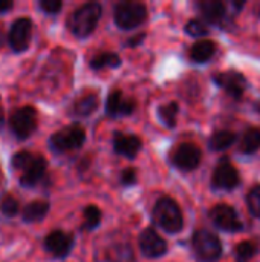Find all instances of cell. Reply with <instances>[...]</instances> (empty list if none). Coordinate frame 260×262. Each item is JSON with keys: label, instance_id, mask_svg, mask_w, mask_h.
I'll list each match as a JSON object with an SVG mask.
<instances>
[{"label": "cell", "instance_id": "obj_36", "mask_svg": "<svg viewBox=\"0 0 260 262\" xmlns=\"http://www.w3.org/2000/svg\"><path fill=\"white\" fill-rule=\"evenodd\" d=\"M257 17L260 18V6H259V11H257Z\"/></svg>", "mask_w": 260, "mask_h": 262}, {"label": "cell", "instance_id": "obj_25", "mask_svg": "<svg viewBox=\"0 0 260 262\" xmlns=\"http://www.w3.org/2000/svg\"><path fill=\"white\" fill-rule=\"evenodd\" d=\"M178 114H179V106H178V103H175V101L161 106L159 111H158L159 120H161L167 127H170V129H173V127L176 126Z\"/></svg>", "mask_w": 260, "mask_h": 262}, {"label": "cell", "instance_id": "obj_14", "mask_svg": "<svg viewBox=\"0 0 260 262\" xmlns=\"http://www.w3.org/2000/svg\"><path fill=\"white\" fill-rule=\"evenodd\" d=\"M138 243H139L141 253L149 259H156L167 253V243L153 229L143 230Z\"/></svg>", "mask_w": 260, "mask_h": 262}, {"label": "cell", "instance_id": "obj_9", "mask_svg": "<svg viewBox=\"0 0 260 262\" xmlns=\"http://www.w3.org/2000/svg\"><path fill=\"white\" fill-rule=\"evenodd\" d=\"M241 184V177L238 169L231 164L230 158L224 157L215 167L211 175V187L221 192H230L238 189Z\"/></svg>", "mask_w": 260, "mask_h": 262}, {"label": "cell", "instance_id": "obj_22", "mask_svg": "<svg viewBox=\"0 0 260 262\" xmlns=\"http://www.w3.org/2000/svg\"><path fill=\"white\" fill-rule=\"evenodd\" d=\"M51 206L46 201H32L23 209L25 223H40L49 212Z\"/></svg>", "mask_w": 260, "mask_h": 262}, {"label": "cell", "instance_id": "obj_4", "mask_svg": "<svg viewBox=\"0 0 260 262\" xmlns=\"http://www.w3.org/2000/svg\"><path fill=\"white\" fill-rule=\"evenodd\" d=\"M192 249L199 262H218L224 252L219 236L205 229L196 230L193 233Z\"/></svg>", "mask_w": 260, "mask_h": 262}, {"label": "cell", "instance_id": "obj_11", "mask_svg": "<svg viewBox=\"0 0 260 262\" xmlns=\"http://www.w3.org/2000/svg\"><path fill=\"white\" fill-rule=\"evenodd\" d=\"M202 160L201 149L193 143L179 144L172 154V163L176 169L182 172H193L199 167Z\"/></svg>", "mask_w": 260, "mask_h": 262}, {"label": "cell", "instance_id": "obj_27", "mask_svg": "<svg viewBox=\"0 0 260 262\" xmlns=\"http://www.w3.org/2000/svg\"><path fill=\"white\" fill-rule=\"evenodd\" d=\"M185 32H187L190 37H196V38H199V37H205V35H208L210 29H208V26H207V23H205V21L198 20V18H192V20H188V21H187V25H185Z\"/></svg>", "mask_w": 260, "mask_h": 262}, {"label": "cell", "instance_id": "obj_19", "mask_svg": "<svg viewBox=\"0 0 260 262\" xmlns=\"http://www.w3.org/2000/svg\"><path fill=\"white\" fill-rule=\"evenodd\" d=\"M260 150V129L259 127H248L241 135L239 141V152L244 155H254Z\"/></svg>", "mask_w": 260, "mask_h": 262}, {"label": "cell", "instance_id": "obj_23", "mask_svg": "<svg viewBox=\"0 0 260 262\" xmlns=\"http://www.w3.org/2000/svg\"><path fill=\"white\" fill-rule=\"evenodd\" d=\"M118 66H121V58L115 52H101L90 60V68L95 71L104 68H118Z\"/></svg>", "mask_w": 260, "mask_h": 262}, {"label": "cell", "instance_id": "obj_29", "mask_svg": "<svg viewBox=\"0 0 260 262\" xmlns=\"http://www.w3.org/2000/svg\"><path fill=\"white\" fill-rule=\"evenodd\" d=\"M18 203H17V200L14 198V196H11V195H5L2 200H0V212L5 215V216H8V218H12V216H15L17 215V212H18Z\"/></svg>", "mask_w": 260, "mask_h": 262}, {"label": "cell", "instance_id": "obj_35", "mask_svg": "<svg viewBox=\"0 0 260 262\" xmlns=\"http://www.w3.org/2000/svg\"><path fill=\"white\" fill-rule=\"evenodd\" d=\"M253 107H254V111H256V112H259L260 114V100L259 101H256V103L253 104Z\"/></svg>", "mask_w": 260, "mask_h": 262}, {"label": "cell", "instance_id": "obj_8", "mask_svg": "<svg viewBox=\"0 0 260 262\" xmlns=\"http://www.w3.org/2000/svg\"><path fill=\"white\" fill-rule=\"evenodd\" d=\"M213 83L218 88H221L225 94H228L236 101H239V100L244 98L245 91L248 88L247 77L242 72L236 71V69L215 72L213 74Z\"/></svg>", "mask_w": 260, "mask_h": 262}, {"label": "cell", "instance_id": "obj_17", "mask_svg": "<svg viewBox=\"0 0 260 262\" xmlns=\"http://www.w3.org/2000/svg\"><path fill=\"white\" fill-rule=\"evenodd\" d=\"M136 103L133 100L124 98L121 91H113L109 94L106 101V112L112 117H126L133 114Z\"/></svg>", "mask_w": 260, "mask_h": 262}, {"label": "cell", "instance_id": "obj_5", "mask_svg": "<svg viewBox=\"0 0 260 262\" xmlns=\"http://www.w3.org/2000/svg\"><path fill=\"white\" fill-rule=\"evenodd\" d=\"M147 18V8L144 3L139 2H121L115 6L113 20L120 29L129 31L138 28Z\"/></svg>", "mask_w": 260, "mask_h": 262}, {"label": "cell", "instance_id": "obj_16", "mask_svg": "<svg viewBox=\"0 0 260 262\" xmlns=\"http://www.w3.org/2000/svg\"><path fill=\"white\" fill-rule=\"evenodd\" d=\"M141 146H143L141 138L136 135L123 134V132H115L113 135V150L126 158L133 160L139 154Z\"/></svg>", "mask_w": 260, "mask_h": 262}, {"label": "cell", "instance_id": "obj_30", "mask_svg": "<svg viewBox=\"0 0 260 262\" xmlns=\"http://www.w3.org/2000/svg\"><path fill=\"white\" fill-rule=\"evenodd\" d=\"M38 5L46 14H57V12H60V9L63 6V3L60 0H41Z\"/></svg>", "mask_w": 260, "mask_h": 262}, {"label": "cell", "instance_id": "obj_7", "mask_svg": "<svg viewBox=\"0 0 260 262\" xmlns=\"http://www.w3.org/2000/svg\"><path fill=\"white\" fill-rule=\"evenodd\" d=\"M208 216H210L211 224L221 232L239 233L244 230V223H242L238 210L230 204H216L210 210Z\"/></svg>", "mask_w": 260, "mask_h": 262}, {"label": "cell", "instance_id": "obj_10", "mask_svg": "<svg viewBox=\"0 0 260 262\" xmlns=\"http://www.w3.org/2000/svg\"><path fill=\"white\" fill-rule=\"evenodd\" d=\"M9 127L18 140H26L37 129V111L32 106L17 109L9 118Z\"/></svg>", "mask_w": 260, "mask_h": 262}, {"label": "cell", "instance_id": "obj_24", "mask_svg": "<svg viewBox=\"0 0 260 262\" xmlns=\"http://www.w3.org/2000/svg\"><path fill=\"white\" fill-rule=\"evenodd\" d=\"M257 244L253 241H242L234 247L236 262H251L257 253Z\"/></svg>", "mask_w": 260, "mask_h": 262}, {"label": "cell", "instance_id": "obj_34", "mask_svg": "<svg viewBox=\"0 0 260 262\" xmlns=\"http://www.w3.org/2000/svg\"><path fill=\"white\" fill-rule=\"evenodd\" d=\"M3 123H5V114H3V109L0 107V129L3 126Z\"/></svg>", "mask_w": 260, "mask_h": 262}, {"label": "cell", "instance_id": "obj_6", "mask_svg": "<svg viewBox=\"0 0 260 262\" xmlns=\"http://www.w3.org/2000/svg\"><path fill=\"white\" fill-rule=\"evenodd\" d=\"M86 140V132L81 126L78 124H70L58 132H55L51 140H49V146L52 150L58 152V154H64V152H72L77 150L83 146Z\"/></svg>", "mask_w": 260, "mask_h": 262}, {"label": "cell", "instance_id": "obj_18", "mask_svg": "<svg viewBox=\"0 0 260 262\" xmlns=\"http://www.w3.org/2000/svg\"><path fill=\"white\" fill-rule=\"evenodd\" d=\"M216 54V43L211 41V40H199L196 41L192 49H190V58L193 63H207L210 61Z\"/></svg>", "mask_w": 260, "mask_h": 262}, {"label": "cell", "instance_id": "obj_2", "mask_svg": "<svg viewBox=\"0 0 260 262\" xmlns=\"http://www.w3.org/2000/svg\"><path fill=\"white\" fill-rule=\"evenodd\" d=\"M152 220L159 229L170 235H176L184 229L182 210L170 196H162L156 201L152 212Z\"/></svg>", "mask_w": 260, "mask_h": 262}, {"label": "cell", "instance_id": "obj_13", "mask_svg": "<svg viewBox=\"0 0 260 262\" xmlns=\"http://www.w3.org/2000/svg\"><path fill=\"white\" fill-rule=\"evenodd\" d=\"M201 15L204 17L205 23L215 25V26H224L230 20L228 8L221 0H201L196 3Z\"/></svg>", "mask_w": 260, "mask_h": 262}, {"label": "cell", "instance_id": "obj_32", "mask_svg": "<svg viewBox=\"0 0 260 262\" xmlns=\"http://www.w3.org/2000/svg\"><path fill=\"white\" fill-rule=\"evenodd\" d=\"M14 6V3L11 0H0V12H6Z\"/></svg>", "mask_w": 260, "mask_h": 262}, {"label": "cell", "instance_id": "obj_26", "mask_svg": "<svg viewBox=\"0 0 260 262\" xmlns=\"http://www.w3.org/2000/svg\"><path fill=\"white\" fill-rule=\"evenodd\" d=\"M101 223V210L97 206H87L84 209V224L83 229L87 232L95 230Z\"/></svg>", "mask_w": 260, "mask_h": 262}, {"label": "cell", "instance_id": "obj_15", "mask_svg": "<svg viewBox=\"0 0 260 262\" xmlns=\"http://www.w3.org/2000/svg\"><path fill=\"white\" fill-rule=\"evenodd\" d=\"M72 247L74 238L63 230H54L44 239V249L57 259L66 258L70 253Z\"/></svg>", "mask_w": 260, "mask_h": 262}, {"label": "cell", "instance_id": "obj_28", "mask_svg": "<svg viewBox=\"0 0 260 262\" xmlns=\"http://www.w3.org/2000/svg\"><path fill=\"white\" fill-rule=\"evenodd\" d=\"M247 206H248V212L260 220V184L254 186L248 195H247Z\"/></svg>", "mask_w": 260, "mask_h": 262}, {"label": "cell", "instance_id": "obj_33", "mask_svg": "<svg viewBox=\"0 0 260 262\" xmlns=\"http://www.w3.org/2000/svg\"><path fill=\"white\" fill-rule=\"evenodd\" d=\"M144 37H146V34H139L138 37H135V38L129 40V41H127V46H132V48H133V46H138V45L144 40Z\"/></svg>", "mask_w": 260, "mask_h": 262}, {"label": "cell", "instance_id": "obj_21", "mask_svg": "<svg viewBox=\"0 0 260 262\" xmlns=\"http://www.w3.org/2000/svg\"><path fill=\"white\" fill-rule=\"evenodd\" d=\"M236 140H238V137H236L234 132H231V130H218L210 137L208 147L213 152H222V150L230 149L236 143Z\"/></svg>", "mask_w": 260, "mask_h": 262}, {"label": "cell", "instance_id": "obj_31", "mask_svg": "<svg viewBox=\"0 0 260 262\" xmlns=\"http://www.w3.org/2000/svg\"><path fill=\"white\" fill-rule=\"evenodd\" d=\"M136 183V172L133 169H126L121 173V184L123 186H133Z\"/></svg>", "mask_w": 260, "mask_h": 262}, {"label": "cell", "instance_id": "obj_20", "mask_svg": "<svg viewBox=\"0 0 260 262\" xmlns=\"http://www.w3.org/2000/svg\"><path fill=\"white\" fill-rule=\"evenodd\" d=\"M97 107H98L97 95L95 94H86V95L80 97L77 101H74V104L70 107V114L75 117H87V115L93 114Z\"/></svg>", "mask_w": 260, "mask_h": 262}, {"label": "cell", "instance_id": "obj_12", "mask_svg": "<svg viewBox=\"0 0 260 262\" xmlns=\"http://www.w3.org/2000/svg\"><path fill=\"white\" fill-rule=\"evenodd\" d=\"M31 37H32V21L29 18H17L9 31L8 40H9V46L14 52H23L29 48L31 43Z\"/></svg>", "mask_w": 260, "mask_h": 262}, {"label": "cell", "instance_id": "obj_1", "mask_svg": "<svg viewBox=\"0 0 260 262\" xmlns=\"http://www.w3.org/2000/svg\"><path fill=\"white\" fill-rule=\"evenodd\" d=\"M11 166L20 173V184L25 187H34L41 181L46 172V160L41 155L31 152H18L12 157Z\"/></svg>", "mask_w": 260, "mask_h": 262}, {"label": "cell", "instance_id": "obj_3", "mask_svg": "<svg viewBox=\"0 0 260 262\" xmlns=\"http://www.w3.org/2000/svg\"><path fill=\"white\" fill-rule=\"evenodd\" d=\"M101 12H103V8L97 2L81 5L70 14L67 20V26L70 32L78 38L89 37L98 25L101 18Z\"/></svg>", "mask_w": 260, "mask_h": 262}]
</instances>
